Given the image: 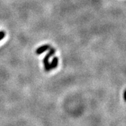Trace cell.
Instances as JSON below:
<instances>
[{
    "mask_svg": "<svg viewBox=\"0 0 126 126\" xmlns=\"http://www.w3.org/2000/svg\"><path fill=\"white\" fill-rule=\"evenodd\" d=\"M55 51H56V50H55V48L51 47V48L49 49V52H48L47 55H45V57H44L43 62L45 70L47 72H49V71H51V66H50V62H49V59H50V58L51 56H53V55L55 54Z\"/></svg>",
    "mask_w": 126,
    "mask_h": 126,
    "instance_id": "6da1fadb",
    "label": "cell"
},
{
    "mask_svg": "<svg viewBox=\"0 0 126 126\" xmlns=\"http://www.w3.org/2000/svg\"><path fill=\"white\" fill-rule=\"evenodd\" d=\"M58 58L57 57H54L51 61V63H50V66H51V69H55L57 67L58 65Z\"/></svg>",
    "mask_w": 126,
    "mask_h": 126,
    "instance_id": "3957f363",
    "label": "cell"
},
{
    "mask_svg": "<svg viewBox=\"0 0 126 126\" xmlns=\"http://www.w3.org/2000/svg\"><path fill=\"white\" fill-rule=\"evenodd\" d=\"M124 100L126 102V90L124 91Z\"/></svg>",
    "mask_w": 126,
    "mask_h": 126,
    "instance_id": "5b68a950",
    "label": "cell"
},
{
    "mask_svg": "<svg viewBox=\"0 0 126 126\" xmlns=\"http://www.w3.org/2000/svg\"><path fill=\"white\" fill-rule=\"evenodd\" d=\"M50 48H51V47H50V45L46 44V45H43L41 47H39V48H37L36 51H35V53H36V54H37V55H40V54H41V53H43V52H45V51H47V50H49V49H50Z\"/></svg>",
    "mask_w": 126,
    "mask_h": 126,
    "instance_id": "7a4b0ae2",
    "label": "cell"
},
{
    "mask_svg": "<svg viewBox=\"0 0 126 126\" xmlns=\"http://www.w3.org/2000/svg\"><path fill=\"white\" fill-rule=\"evenodd\" d=\"M5 37V32L4 31H0V41Z\"/></svg>",
    "mask_w": 126,
    "mask_h": 126,
    "instance_id": "277c9868",
    "label": "cell"
}]
</instances>
